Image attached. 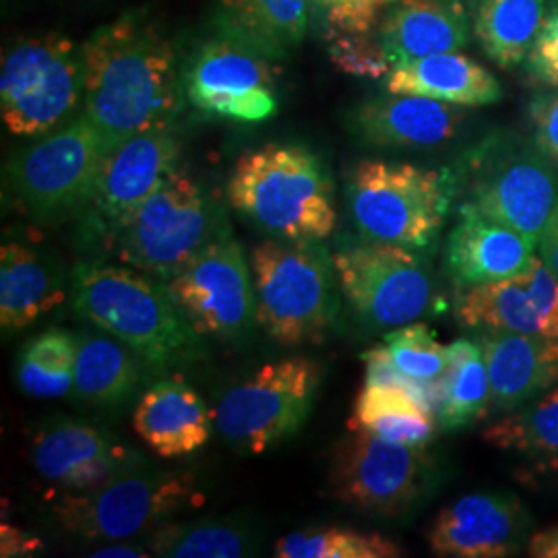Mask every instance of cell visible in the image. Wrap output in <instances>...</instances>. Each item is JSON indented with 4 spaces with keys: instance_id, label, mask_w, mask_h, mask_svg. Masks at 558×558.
Masks as SVG:
<instances>
[{
    "instance_id": "6da1fadb",
    "label": "cell",
    "mask_w": 558,
    "mask_h": 558,
    "mask_svg": "<svg viewBox=\"0 0 558 558\" xmlns=\"http://www.w3.org/2000/svg\"><path fill=\"white\" fill-rule=\"evenodd\" d=\"M83 114L106 151L137 133L174 124L184 85L177 52L160 23L131 11L83 44Z\"/></svg>"
},
{
    "instance_id": "7a4b0ae2",
    "label": "cell",
    "mask_w": 558,
    "mask_h": 558,
    "mask_svg": "<svg viewBox=\"0 0 558 558\" xmlns=\"http://www.w3.org/2000/svg\"><path fill=\"white\" fill-rule=\"evenodd\" d=\"M69 299L83 319L120 339L154 371L195 362L205 352L203 336L166 283L124 263H77Z\"/></svg>"
},
{
    "instance_id": "3957f363",
    "label": "cell",
    "mask_w": 558,
    "mask_h": 558,
    "mask_svg": "<svg viewBox=\"0 0 558 558\" xmlns=\"http://www.w3.org/2000/svg\"><path fill=\"white\" fill-rule=\"evenodd\" d=\"M228 199L260 232L288 242H323L338 221L333 179L300 143H265L242 154L228 180Z\"/></svg>"
},
{
    "instance_id": "277c9868",
    "label": "cell",
    "mask_w": 558,
    "mask_h": 558,
    "mask_svg": "<svg viewBox=\"0 0 558 558\" xmlns=\"http://www.w3.org/2000/svg\"><path fill=\"white\" fill-rule=\"evenodd\" d=\"M257 323L281 345L323 343L338 323V276L320 242L265 240L251 251Z\"/></svg>"
},
{
    "instance_id": "5b68a950",
    "label": "cell",
    "mask_w": 558,
    "mask_h": 558,
    "mask_svg": "<svg viewBox=\"0 0 558 558\" xmlns=\"http://www.w3.org/2000/svg\"><path fill=\"white\" fill-rule=\"evenodd\" d=\"M458 177L449 168L362 160L348 177V207L362 240L428 248L449 216Z\"/></svg>"
},
{
    "instance_id": "8992f818",
    "label": "cell",
    "mask_w": 558,
    "mask_h": 558,
    "mask_svg": "<svg viewBox=\"0 0 558 558\" xmlns=\"http://www.w3.org/2000/svg\"><path fill=\"white\" fill-rule=\"evenodd\" d=\"M226 228L205 189L177 168L110 234L120 263L168 281Z\"/></svg>"
},
{
    "instance_id": "52a82bcc",
    "label": "cell",
    "mask_w": 558,
    "mask_h": 558,
    "mask_svg": "<svg viewBox=\"0 0 558 558\" xmlns=\"http://www.w3.org/2000/svg\"><path fill=\"white\" fill-rule=\"evenodd\" d=\"M199 505L203 495L191 474L143 463L92 490L54 495L50 513L75 538L114 542L151 534L161 523Z\"/></svg>"
},
{
    "instance_id": "ba28073f",
    "label": "cell",
    "mask_w": 558,
    "mask_h": 558,
    "mask_svg": "<svg viewBox=\"0 0 558 558\" xmlns=\"http://www.w3.org/2000/svg\"><path fill=\"white\" fill-rule=\"evenodd\" d=\"M439 486V465L426 447L401 445L350 430L331 453V495L362 513L403 519L416 513Z\"/></svg>"
},
{
    "instance_id": "9c48e42d",
    "label": "cell",
    "mask_w": 558,
    "mask_h": 558,
    "mask_svg": "<svg viewBox=\"0 0 558 558\" xmlns=\"http://www.w3.org/2000/svg\"><path fill=\"white\" fill-rule=\"evenodd\" d=\"M339 292L368 327L398 329L442 308L428 260L414 248L364 240L331 253Z\"/></svg>"
},
{
    "instance_id": "30bf717a",
    "label": "cell",
    "mask_w": 558,
    "mask_h": 558,
    "mask_svg": "<svg viewBox=\"0 0 558 558\" xmlns=\"http://www.w3.org/2000/svg\"><path fill=\"white\" fill-rule=\"evenodd\" d=\"M323 366L308 356L269 362L221 396L214 422L239 453L260 456L292 439L311 416Z\"/></svg>"
},
{
    "instance_id": "8fae6325",
    "label": "cell",
    "mask_w": 558,
    "mask_h": 558,
    "mask_svg": "<svg viewBox=\"0 0 558 558\" xmlns=\"http://www.w3.org/2000/svg\"><path fill=\"white\" fill-rule=\"evenodd\" d=\"M83 101V50L62 36L17 44L2 59L0 114L9 133L40 137L57 131Z\"/></svg>"
},
{
    "instance_id": "7c38bea8",
    "label": "cell",
    "mask_w": 558,
    "mask_h": 558,
    "mask_svg": "<svg viewBox=\"0 0 558 558\" xmlns=\"http://www.w3.org/2000/svg\"><path fill=\"white\" fill-rule=\"evenodd\" d=\"M106 145L85 114L48 133L9 166L25 214L54 226L89 209Z\"/></svg>"
},
{
    "instance_id": "4fadbf2b",
    "label": "cell",
    "mask_w": 558,
    "mask_h": 558,
    "mask_svg": "<svg viewBox=\"0 0 558 558\" xmlns=\"http://www.w3.org/2000/svg\"><path fill=\"white\" fill-rule=\"evenodd\" d=\"M163 283L201 336L239 341L257 320L251 263L230 226Z\"/></svg>"
},
{
    "instance_id": "5bb4252c",
    "label": "cell",
    "mask_w": 558,
    "mask_h": 558,
    "mask_svg": "<svg viewBox=\"0 0 558 558\" xmlns=\"http://www.w3.org/2000/svg\"><path fill=\"white\" fill-rule=\"evenodd\" d=\"M182 85L184 98L209 117L255 124L278 114L271 62L228 34L201 44L182 73Z\"/></svg>"
},
{
    "instance_id": "9a60e30c",
    "label": "cell",
    "mask_w": 558,
    "mask_h": 558,
    "mask_svg": "<svg viewBox=\"0 0 558 558\" xmlns=\"http://www.w3.org/2000/svg\"><path fill=\"white\" fill-rule=\"evenodd\" d=\"M548 158L509 145H486L470 163L465 203L538 242L558 207V179Z\"/></svg>"
},
{
    "instance_id": "2e32d148",
    "label": "cell",
    "mask_w": 558,
    "mask_h": 558,
    "mask_svg": "<svg viewBox=\"0 0 558 558\" xmlns=\"http://www.w3.org/2000/svg\"><path fill=\"white\" fill-rule=\"evenodd\" d=\"M179 158L172 124L137 133L106 151L89 203L96 223L112 232L177 170Z\"/></svg>"
},
{
    "instance_id": "e0dca14e",
    "label": "cell",
    "mask_w": 558,
    "mask_h": 558,
    "mask_svg": "<svg viewBox=\"0 0 558 558\" xmlns=\"http://www.w3.org/2000/svg\"><path fill=\"white\" fill-rule=\"evenodd\" d=\"M32 463L59 493H83L147 461L135 447L98 426L64 420L34 437Z\"/></svg>"
},
{
    "instance_id": "ac0fdd59",
    "label": "cell",
    "mask_w": 558,
    "mask_h": 558,
    "mask_svg": "<svg viewBox=\"0 0 558 558\" xmlns=\"http://www.w3.org/2000/svg\"><path fill=\"white\" fill-rule=\"evenodd\" d=\"M530 523L515 495L472 493L440 509L428 530V544L437 557H513L525 544Z\"/></svg>"
},
{
    "instance_id": "d6986e66",
    "label": "cell",
    "mask_w": 558,
    "mask_h": 558,
    "mask_svg": "<svg viewBox=\"0 0 558 558\" xmlns=\"http://www.w3.org/2000/svg\"><path fill=\"white\" fill-rule=\"evenodd\" d=\"M458 319L470 329L558 339V278L534 257L513 278L459 288Z\"/></svg>"
},
{
    "instance_id": "ffe728a7",
    "label": "cell",
    "mask_w": 558,
    "mask_h": 558,
    "mask_svg": "<svg viewBox=\"0 0 558 558\" xmlns=\"http://www.w3.org/2000/svg\"><path fill=\"white\" fill-rule=\"evenodd\" d=\"M465 120L461 106L424 96L389 94L359 104L348 124L362 143L385 149L439 147L456 135Z\"/></svg>"
},
{
    "instance_id": "44dd1931",
    "label": "cell",
    "mask_w": 558,
    "mask_h": 558,
    "mask_svg": "<svg viewBox=\"0 0 558 558\" xmlns=\"http://www.w3.org/2000/svg\"><path fill=\"white\" fill-rule=\"evenodd\" d=\"M536 244V240L463 203L459 221L447 236L445 267L458 288L500 281L518 276L532 263Z\"/></svg>"
},
{
    "instance_id": "7402d4cb",
    "label": "cell",
    "mask_w": 558,
    "mask_h": 558,
    "mask_svg": "<svg viewBox=\"0 0 558 558\" xmlns=\"http://www.w3.org/2000/svg\"><path fill=\"white\" fill-rule=\"evenodd\" d=\"M488 368L493 410L511 412L558 387V339L476 329Z\"/></svg>"
},
{
    "instance_id": "603a6c76",
    "label": "cell",
    "mask_w": 558,
    "mask_h": 558,
    "mask_svg": "<svg viewBox=\"0 0 558 558\" xmlns=\"http://www.w3.org/2000/svg\"><path fill=\"white\" fill-rule=\"evenodd\" d=\"M71 294V276L54 253L9 240L0 248V325L15 333L60 306Z\"/></svg>"
},
{
    "instance_id": "cb8c5ba5",
    "label": "cell",
    "mask_w": 558,
    "mask_h": 558,
    "mask_svg": "<svg viewBox=\"0 0 558 558\" xmlns=\"http://www.w3.org/2000/svg\"><path fill=\"white\" fill-rule=\"evenodd\" d=\"M216 426L214 412L180 377L158 380L141 396L133 428L158 458H186L199 451Z\"/></svg>"
},
{
    "instance_id": "d4e9b609",
    "label": "cell",
    "mask_w": 558,
    "mask_h": 558,
    "mask_svg": "<svg viewBox=\"0 0 558 558\" xmlns=\"http://www.w3.org/2000/svg\"><path fill=\"white\" fill-rule=\"evenodd\" d=\"M379 38L393 62L453 52L470 41V21L461 0H396L379 23Z\"/></svg>"
},
{
    "instance_id": "484cf974",
    "label": "cell",
    "mask_w": 558,
    "mask_h": 558,
    "mask_svg": "<svg viewBox=\"0 0 558 558\" xmlns=\"http://www.w3.org/2000/svg\"><path fill=\"white\" fill-rule=\"evenodd\" d=\"M387 94H410L447 101L461 108L490 106L502 100L499 80L458 50L399 62L385 77Z\"/></svg>"
},
{
    "instance_id": "4316f807",
    "label": "cell",
    "mask_w": 558,
    "mask_h": 558,
    "mask_svg": "<svg viewBox=\"0 0 558 558\" xmlns=\"http://www.w3.org/2000/svg\"><path fill=\"white\" fill-rule=\"evenodd\" d=\"M140 356L120 339L101 331L77 338L75 398L98 410H117L135 398L141 385Z\"/></svg>"
},
{
    "instance_id": "83f0119b",
    "label": "cell",
    "mask_w": 558,
    "mask_h": 558,
    "mask_svg": "<svg viewBox=\"0 0 558 558\" xmlns=\"http://www.w3.org/2000/svg\"><path fill=\"white\" fill-rule=\"evenodd\" d=\"M218 17L223 34L281 59L304 38L308 0H220Z\"/></svg>"
},
{
    "instance_id": "f1b7e54d",
    "label": "cell",
    "mask_w": 558,
    "mask_h": 558,
    "mask_svg": "<svg viewBox=\"0 0 558 558\" xmlns=\"http://www.w3.org/2000/svg\"><path fill=\"white\" fill-rule=\"evenodd\" d=\"M482 439L502 453L525 459L536 474L558 470V387L519 405L482 430Z\"/></svg>"
},
{
    "instance_id": "f546056e",
    "label": "cell",
    "mask_w": 558,
    "mask_h": 558,
    "mask_svg": "<svg viewBox=\"0 0 558 558\" xmlns=\"http://www.w3.org/2000/svg\"><path fill=\"white\" fill-rule=\"evenodd\" d=\"M490 410V379L478 341L456 339L447 345V368L440 377V430L468 428Z\"/></svg>"
},
{
    "instance_id": "4dcf8cb0",
    "label": "cell",
    "mask_w": 558,
    "mask_h": 558,
    "mask_svg": "<svg viewBox=\"0 0 558 558\" xmlns=\"http://www.w3.org/2000/svg\"><path fill=\"white\" fill-rule=\"evenodd\" d=\"M348 428L414 447H426L440 430L439 420L412 393L368 385L356 398Z\"/></svg>"
},
{
    "instance_id": "1f68e13d",
    "label": "cell",
    "mask_w": 558,
    "mask_h": 558,
    "mask_svg": "<svg viewBox=\"0 0 558 558\" xmlns=\"http://www.w3.org/2000/svg\"><path fill=\"white\" fill-rule=\"evenodd\" d=\"M548 0H482L474 34L484 54L502 71L527 60L538 38Z\"/></svg>"
},
{
    "instance_id": "d6a6232c",
    "label": "cell",
    "mask_w": 558,
    "mask_h": 558,
    "mask_svg": "<svg viewBox=\"0 0 558 558\" xmlns=\"http://www.w3.org/2000/svg\"><path fill=\"white\" fill-rule=\"evenodd\" d=\"M147 548L151 557H248L257 553V534L240 519L166 521L149 534Z\"/></svg>"
},
{
    "instance_id": "836d02e7",
    "label": "cell",
    "mask_w": 558,
    "mask_h": 558,
    "mask_svg": "<svg viewBox=\"0 0 558 558\" xmlns=\"http://www.w3.org/2000/svg\"><path fill=\"white\" fill-rule=\"evenodd\" d=\"M75 362L77 336L62 327H50L21 348L15 379L29 398H64L75 385Z\"/></svg>"
},
{
    "instance_id": "e575fe53",
    "label": "cell",
    "mask_w": 558,
    "mask_h": 558,
    "mask_svg": "<svg viewBox=\"0 0 558 558\" xmlns=\"http://www.w3.org/2000/svg\"><path fill=\"white\" fill-rule=\"evenodd\" d=\"M279 558H396L403 557L398 542L377 532H360L338 525L306 527L276 544Z\"/></svg>"
},
{
    "instance_id": "d590c367",
    "label": "cell",
    "mask_w": 558,
    "mask_h": 558,
    "mask_svg": "<svg viewBox=\"0 0 558 558\" xmlns=\"http://www.w3.org/2000/svg\"><path fill=\"white\" fill-rule=\"evenodd\" d=\"M385 345L399 371L410 379L435 380L447 368V345L424 323H408L385 336Z\"/></svg>"
},
{
    "instance_id": "8d00e7d4",
    "label": "cell",
    "mask_w": 558,
    "mask_h": 558,
    "mask_svg": "<svg viewBox=\"0 0 558 558\" xmlns=\"http://www.w3.org/2000/svg\"><path fill=\"white\" fill-rule=\"evenodd\" d=\"M327 54L341 73L364 80H383L391 73L393 62L383 48L379 29L352 32L329 29L325 34Z\"/></svg>"
},
{
    "instance_id": "74e56055",
    "label": "cell",
    "mask_w": 558,
    "mask_h": 558,
    "mask_svg": "<svg viewBox=\"0 0 558 558\" xmlns=\"http://www.w3.org/2000/svg\"><path fill=\"white\" fill-rule=\"evenodd\" d=\"M525 64L532 80L548 89H558V0H548L538 38Z\"/></svg>"
},
{
    "instance_id": "f35d334b",
    "label": "cell",
    "mask_w": 558,
    "mask_h": 558,
    "mask_svg": "<svg viewBox=\"0 0 558 558\" xmlns=\"http://www.w3.org/2000/svg\"><path fill=\"white\" fill-rule=\"evenodd\" d=\"M327 9L329 29L375 32L379 29L383 13L396 0H317Z\"/></svg>"
},
{
    "instance_id": "ab89813d",
    "label": "cell",
    "mask_w": 558,
    "mask_h": 558,
    "mask_svg": "<svg viewBox=\"0 0 558 558\" xmlns=\"http://www.w3.org/2000/svg\"><path fill=\"white\" fill-rule=\"evenodd\" d=\"M530 119L542 156L558 166V89L534 98L530 106Z\"/></svg>"
},
{
    "instance_id": "60d3db41",
    "label": "cell",
    "mask_w": 558,
    "mask_h": 558,
    "mask_svg": "<svg viewBox=\"0 0 558 558\" xmlns=\"http://www.w3.org/2000/svg\"><path fill=\"white\" fill-rule=\"evenodd\" d=\"M41 539L23 532L11 523H2L0 527V555L2 557H29L36 550H40Z\"/></svg>"
},
{
    "instance_id": "b9f144b4",
    "label": "cell",
    "mask_w": 558,
    "mask_h": 558,
    "mask_svg": "<svg viewBox=\"0 0 558 558\" xmlns=\"http://www.w3.org/2000/svg\"><path fill=\"white\" fill-rule=\"evenodd\" d=\"M539 257L558 278V207L538 239Z\"/></svg>"
},
{
    "instance_id": "7bdbcfd3",
    "label": "cell",
    "mask_w": 558,
    "mask_h": 558,
    "mask_svg": "<svg viewBox=\"0 0 558 558\" xmlns=\"http://www.w3.org/2000/svg\"><path fill=\"white\" fill-rule=\"evenodd\" d=\"M527 555L534 558H558V523L539 530L530 538Z\"/></svg>"
},
{
    "instance_id": "ee69618b",
    "label": "cell",
    "mask_w": 558,
    "mask_h": 558,
    "mask_svg": "<svg viewBox=\"0 0 558 558\" xmlns=\"http://www.w3.org/2000/svg\"><path fill=\"white\" fill-rule=\"evenodd\" d=\"M147 546L141 544H124L122 539H114L112 544H106L98 548L96 553H92L94 558H147L151 557V553H147Z\"/></svg>"
}]
</instances>
